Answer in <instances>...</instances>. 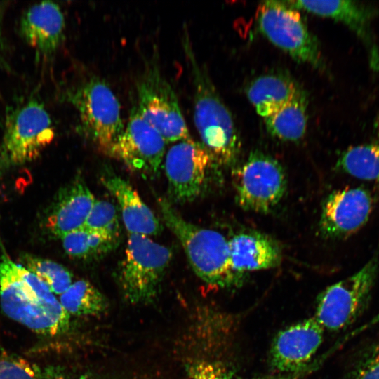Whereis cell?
Here are the masks:
<instances>
[{"instance_id": "obj_14", "label": "cell", "mask_w": 379, "mask_h": 379, "mask_svg": "<svg viewBox=\"0 0 379 379\" xmlns=\"http://www.w3.org/2000/svg\"><path fill=\"white\" fill-rule=\"evenodd\" d=\"M324 328L314 317L291 325L274 338L270 366L278 373L302 369L314 356L323 340Z\"/></svg>"}, {"instance_id": "obj_23", "label": "cell", "mask_w": 379, "mask_h": 379, "mask_svg": "<svg viewBox=\"0 0 379 379\" xmlns=\"http://www.w3.org/2000/svg\"><path fill=\"white\" fill-rule=\"evenodd\" d=\"M60 239L67 255L87 260L104 257L118 244V241L84 227L68 232Z\"/></svg>"}, {"instance_id": "obj_4", "label": "cell", "mask_w": 379, "mask_h": 379, "mask_svg": "<svg viewBox=\"0 0 379 379\" xmlns=\"http://www.w3.org/2000/svg\"><path fill=\"white\" fill-rule=\"evenodd\" d=\"M171 258L169 248L147 236L129 234L125 255L118 267V281L124 297L133 304L152 301Z\"/></svg>"}, {"instance_id": "obj_30", "label": "cell", "mask_w": 379, "mask_h": 379, "mask_svg": "<svg viewBox=\"0 0 379 379\" xmlns=\"http://www.w3.org/2000/svg\"><path fill=\"white\" fill-rule=\"evenodd\" d=\"M379 323V312L368 323L357 330V332L363 331L366 328Z\"/></svg>"}, {"instance_id": "obj_20", "label": "cell", "mask_w": 379, "mask_h": 379, "mask_svg": "<svg viewBox=\"0 0 379 379\" xmlns=\"http://www.w3.org/2000/svg\"><path fill=\"white\" fill-rule=\"evenodd\" d=\"M301 89L290 74L270 73L253 80L246 88V95L257 113L265 118L290 102Z\"/></svg>"}, {"instance_id": "obj_11", "label": "cell", "mask_w": 379, "mask_h": 379, "mask_svg": "<svg viewBox=\"0 0 379 379\" xmlns=\"http://www.w3.org/2000/svg\"><path fill=\"white\" fill-rule=\"evenodd\" d=\"M216 164L205 146L192 138L173 145L164 161L170 199L178 204L196 199L206 190Z\"/></svg>"}, {"instance_id": "obj_17", "label": "cell", "mask_w": 379, "mask_h": 379, "mask_svg": "<svg viewBox=\"0 0 379 379\" xmlns=\"http://www.w3.org/2000/svg\"><path fill=\"white\" fill-rule=\"evenodd\" d=\"M95 199L79 176L62 187L46 214V226L51 234L61 238L83 227Z\"/></svg>"}, {"instance_id": "obj_15", "label": "cell", "mask_w": 379, "mask_h": 379, "mask_svg": "<svg viewBox=\"0 0 379 379\" xmlns=\"http://www.w3.org/2000/svg\"><path fill=\"white\" fill-rule=\"evenodd\" d=\"M372 208V197L364 188L334 191L326 197L322 206L321 232L329 238L348 236L367 222Z\"/></svg>"}, {"instance_id": "obj_29", "label": "cell", "mask_w": 379, "mask_h": 379, "mask_svg": "<svg viewBox=\"0 0 379 379\" xmlns=\"http://www.w3.org/2000/svg\"><path fill=\"white\" fill-rule=\"evenodd\" d=\"M345 379H379V344L359 360Z\"/></svg>"}, {"instance_id": "obj_18", "label": "cell", "mask_w": 379, "mask_h": 379, "mask_svg": "<svg viewBox=\"0 0 379 379\" xmlns=\"http://www.w3.org/2000/svg\"><path fill=\"white\" fill-rule=\"evenodd\" d=\"M100 180L117 199L129 234L147 236L157 235L161 232L160 221L126 180L108 168H105Z\"/></svg>"}, {"instance_id": "obj_6", "label": "cell", "mask_w": 379, "mask_h": 379, "mask_svg": "<svg viewBox=\"0 0 379 379\" xmlns=\"http://www.w3.org/2000/svg\"><path fill=\"white\" fill-rule=\"evenodd\" d=\"M256 18L261 34L293 60L326 69L319 43L296 8L286 1H265L259 5Z\"/></svg>"}, {"instance_id": "obj_1", "label": "cell", "mask_w": 379, "mask_h": 379, "mask_svg": "<svg viewBox=\"0 0 379 379\" xmlns=\"http://www.w3.org/2000/svg\"><path fill=\"white\" fill-rule=\"evenodd\" d=\"M0 303L8 317L39 334L55 336L69 327L70 316L50 288L6 255L0 260Z\"/></svg>"}, {"instance_id": "obj_25", "label": "cell", "mask_w": 379, "mask_h": 379, "mask_svg": "<svg viewBox=\"0 0 379 379\" xmlns=\"http://www.w3.org/2000/svg\"><path fill=\"white\" fill-rule=\"evenodd\" d=\"M0 379H66L52 366L30 362L0 347Z\"/></svg>"}, {"instance_id": "obj_5", "label": "cell", "mask_w": 379, "mask_h": 379, "mask_svg": "<svg viewBox=\"0 0 379 379\" xmlns=\"http://www.w3.org/2000/svg\"><path fill=\"white\" fill-rule=\"evenodd\" d=\"M54 137L51 118L42 103L33 99L15 107L6 115L0 166H16L32 161Z\"/></svg>"}, {"instance_id": "obj_7", "label": "cell", "mask_w": 379, "mask_h": 379, "mask_svg": "<svg viewBox=\"0 0 379 379\" xmlns=\"http://www.w3.org/2000/svg\"><path fill=\"white\" fill-rule=\"evenodd\" d=\"M84 134L109 154L124 131L120 104L109 85L97 77L87 79L69 93Z\"/></svg>"}, {"instance_id": "obj_16", "label": "cell", "mask_w": 379, "mask_h": 379, "mask_svg": "<svg viewBox=\"0 0 379 379\" xmlns=\"http://www.w3.org/2000/svg\"><path fill=\"white\" fill-rule=\"evenodd\" d=\"M65 27L60 6L52 1H42L23 13L20 30L25 41L38 55L50 58L63 41Z\"/></svg>"}, {"instance_id": "obj_31", "label": "cell", "mask_w": 379, "mask_h": 379, "mask_svg": "<svg viewBox=\"0 0 379 379\" xmlns=\"http://www.w3.org/2000/svg\"><path fill=\"white\" fill-rule=\"evenodd\" d=\"M1 10H0V23H1ZM0 34H1V32H0ZM0 35H1V34H0ZM0 45H1V40H0Z\"/></svg>"}, {"instance_id": "obj_28", "label": "cell", "mask_w": 379, "mask_h": 379, "mask_svg": "<svg viewBox=\"0 0 379 379\" xmlns=\"http://www.w3.org/2000/svg\"><path fill=\"white\" fill-rule=\"evenodd\" d=\"M190 379H234L231 371L223 363L210 359L193 362L188 368Z\"/></svg>"}, {"instance_id": "obj_27", "label": "cell", "mask_w": 379, "mask_h": 379, "mask_svg": "<svg viewBox=\"0 0 379 379\" xmlns=\"http://www.w3.org/2000/svg\"><path fill=\"white\" fill-rule=\"evenodd\" d=\"M84 227L119 241L121 230L118 213L108 201H95Z\"/></svg>"}, {"instance_id": "obj_2", "label": "cell", "mask_w": 379, "mask_h": 379, "mask_svg": "<svg viewBox=\"0 0 379 379\" xmlns=\"http://www.w3.org/2000/svg\"><path fill=\"white\" fill-rule=\"evenodd\" d=\"M182 46L194 86V122L203 145L216 163L233 165L241 149V140L233 117L215 88L208 72L198 61L185 32Z\"/></svg>"}, {"instance_id": "obj_13", "label": "cell", "mask_w": 379, "mask_h": 379, "mask_svg": "<svg viewBox=\"0 0 379 379\" xmlns=\"http://www.w3.org/2000/svg\"><path fill=\"white\" fill-rule=\"evenodd\" d=\"M286 3L321 17L342 22L351 29L364 44L371 69L379 70V47L371 23L379 10L354 1H288Z\"/></svg>"}, {"instance_id": "obj_3", "label": "cell", "mask_w": 379, "mask_h": 379, "mask_svg": "<svg viewBox=\"0 0 379 379\" xmlns=\"http://www.w3.org/2000/svg\"><path fill=\"white\" fill-rule=\"evenodd\" d=\"M157 203L165 225L179 239L195 274L206 283L231 286L242 281L233 270L228 240L220 232L185 220L171 201Z\"/></svg>"}, {"instance_id": "obj_26", "label": "cell", "mask_w": 379, "mask_h": 379, "mask_svg": "<svg viewBox=\"0 0 379 379\" xmlns=\"http://www.w3.org/2000/svg\"><path fill=\"white\" fill-rule=\"evenodd\" d=\"M25 268L43 281L55 295H61L72 284L70 272L63 265L52 260L25 253L20 257Z\"/></svg>"}, {"instance_id": "obj_24", "label": "cell", "mask_w": 379, "mask_h": 379, "mask_svg": "<svg viewBox=\"0 0 379 379\" xmlns=\"http://www.w3.org/2000/svg\"><path fill=\"white\" fill-rule=\"evenodd\" d=\"M59 301L69 316H95L104 312L107 307L104 295L84 279L72 283L60 295Z\"/></svg>"}, {"instance_id": "obj_9", "label": "cell", "mask_w": 379, "mask_h": 379, "mask_svg": "<svg viewBox=\"0 0 379 379\" xmlns=\"http://www.w3.org/2000/svg\"><path fill=\"white\" fill-rule=\"evenodd\" d=\"M376 258L359 270L326 288L318 298L314 319L329 331H339L354 323L366 309L378 270Z\"/></svg>"}, {"instance_id": "obj_12", "label": "cell", "mask_w": 379, "mask_h": 379, "mask_svg": "<svg viewBox=\"0 0 379 379\" xmlns=\"http://www.w3.org/2000/svg\"><path fill=\"white\" fill-rule=\"evenodd\" d=\"M166 141L133 106L126 126L109 155L143 178L157 177L165 154Z\"/></svg>"}, {"instance_id": "obj_10", "label": "cell", "mask_w": 379, "mask_h": 379, "mask_svg": "<svg viewBox=\"0 0 379 379\" xmlns=\"http://www.w3.org/2000/svg\"><path fill=\"white\" fill-rule=\"evenodd\" d=\"M238 204L244 209L266 213L274 208L286 189L284 170L279 162L261 152H252L232 171Z\"/></svg>"}, {"instance_id": "obj_19", "label": "cell", "mask_w": 379, "mask_h": 379, "mask_svg": "<svg viewBox=\"0 0 379 379\" xmlns=\"http://www.w3.org/2000/svg\"><path fill=\"white\" fill-rule=\"evenodd\" d=\"M228 242L232 268L242 278L247 272L272 268L281 262L280 246L263 233L241 232Z\"/></svg>"}, {"instance_id": "obj_22", "label": "cell", "mask_w": 379, "mask_h": 379, "mask_svg": "<svg viewBox=\"0 0 379 379\" xmlns=\"http://www.w3.org/2000/svg\"><path fill=\"white\" fill-rule=\"evenodd\" d=\"M337 167L357 178L379 182V135L349 147L340 157Z\"/></svg>"}, {"instance_id": "obj_8", "label": "cell", "mask_w": 379, "mask_h": 379, "mask_svg": "<svg viewBox=\"0 0 379 379\" xmlns=\"http://www.w3.org/2000/svg\"><path fill=\"white\" fill-rule=\"evenodd\" d=\"M136 89L138 112L166 143L192 138L175 93L157 62L147 65Z\"/></svg>"}, {"instance_id": "obj_21", "label": "cell", "mask_w": 379, "mask_h": 379, "mask_svg": "<svg viewBox=\"0 0 379 379\" xmlns=\"http://www.w3.org/2000/svg\"><path fill=\"white\" fill-rule=\"evenodd\" d=\"M307 94L302 88L286 105L264 118L267 131L284 141L295 142L302 139L307 128Z\"/></svg>"}]
</instances>
